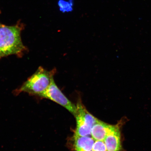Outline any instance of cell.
<instances>
[{
	"label": "cell",
	"instance_id": "obj_10",
	"mask_svg": "<svg viewBox=\"0 0 151 151\" xmlns=\"http://www.w3.org/2000/svg\"><path fill=\"white\" fill-rule=\"evenodd\" d=\"M93 151H108L104 141H95L93 145Z\"/></svg>",
	"mask_w": 151,
	"mask_h": 151
},
{
	"label": "cell",
	"instance_id": "obj_9",
	"mask_svg": "<svg viewBox=\"0 0 151 151\" xmlns=\"http://www.w3.org/2000/svg\"><path fill=\"white\" fill-rule=\"evenodd\" d=\"M74 0H58L57 4L58 9L62 13L72 12L73 9Z\"/></svg>",
	"mask_w": 151,
	"mask_h": 151
},
{
	"label": "cell",
	"instance_id": "obj_3",
	"mask_svg": "<svg viewBox=\"0 0 151 151\" xmlns=\"http://www.w3.org/2000/svg\"><path fill=\"white\" fill-rule=\"evenodd\" d=\"M40 97L51 100L65 107L75 116L77 112V106L64 95L53 79L48 87Z\"/></svg>",
	"mask_w": 151,
	"mask_h": 151
},
{
	"label": "cell",
	"instance_id": "obj_6",
	"mask_svg": "<svg viewBox=\"0 0 151 151\" xmlns=\"http://www.w3.org/2000/svg\"><path fill=\"white\" fill-rule=\"evenodd\" d=\"M110 126L109 124L98 120L92 128L91 137L95 141H104Z\"/></svg>",
	"mask_w": 151,
	"mask_h": 151
},
{
	"label": "cell",
	"instance_id": "obj_11",
	"mask_svg": "<svg viewBox=\"0 0 151 151\" xmlns=\"http://www.w3.org/2000/svg\"><path fill=\"white\" fill-rule=\"evenodd\" d=\"M1 25V24H0V25Z\"/></svg>",
	"mask_w": 151,
	"mask_h": 151
},
{
	"label": "cell",
	"instance_id": "obj_5",
	"mask_svg": "<svg viewBox=\"0 0 151 151\" xmlns=\"http://www.w3.org/2000/svg\"><path fill=\"white\" fill-rule=\"evenodd\" d=\"M95 141L91 136H79L74 135V146L75 151H91Z\"/></svg>",
	"mask_w": 151,
	"mask_h": 151
},
{
	"label": "cell",
	"instance_id": "obj_12",
	"mask_svg": "<svg viewBox=\"0 0 151 151\" xmlns=\"http://www.w3.org/2000/svg\"><path fill=\"white\" fill-rule=\"evenodd\" d=\"M91 151H93L92 150H91Z\"/></svg>",
	"mask_w": 151,
	"mask_h": 151
},
{
	"label": "cell",
	"instance_id": "obj_8",
	"mask_svg": "<svg viewBox=\"0 0 151 151\" xmlns=\"http://www.w3.org/2000/svg\"><path fill=\"white\" fill-rule=\"evenodd\" d=\"M77 113L80 114L85 122L91 128H92L99 119L88 112L82 104L78 103L77 105Z\"/></svg>",
	"mask_w": 151,
	"mask_h": 151
},
{
	"label": "cell",
	"instance_id": "obj_1",
	"mask_svg": "<svg viewBox=\"0 0 151 151\" xmlns=\"http://www.w3.org/2000/svg\"><path fill=\"white\" fill-rule=\"evenodd\" d=\"M23 25L20 22L16 25H0V58L16 55L22 56L27 50L21 39Z\"/></svg>",
	"mask_w": 151,
	"mask_h": 151
},
{
	"label": "cell",
	"instance_id": "obj_7",
	"mask_svg": "<svg viewBox=\"0 0 151 151\" xmlns=\"http://www.w3.org/2000/svg\"><path fill=\"white\" fill-rule=\"evenodd\" d=\"M75 116L76 120V129L75 135L82 137L91 136V128L88 125L78 113Z\"/></svg>",
	"mask_w": 151,
	"mask_h": 151
},
{
	"label": "cell",
	"instance_id": "obj_4",
	"mask_svg": "<svg viewBox=\"0 0 151 151\" xmlns=\"http://www.w3.org/2000/svg\"><path fill=\"white\" fill-rule=\"evenodd\" d=\"M104 141L107 151H120V133L118 126L111 125Z\"/></svg>",
	"mask_w": 151,
	"mask_h": 151
},
{
	"label": "cell",
	"instance_id": "obj_2",
	"mask_svg": "<svg viewBox=\"0 0 151 151\" xmlns=\"http://www.w3.org/2000/svg\"><path fill=\"white\" fill-rule=\"evenodd\" d=\"M56 70L54 68L50 71L40 67L34 74L24 82L15 93L26 92L30 95L39 96L42 93L51 83Z\"/></svg>",
	"mask_w": 151,
	"mask_h": 151
}]
</instances>
